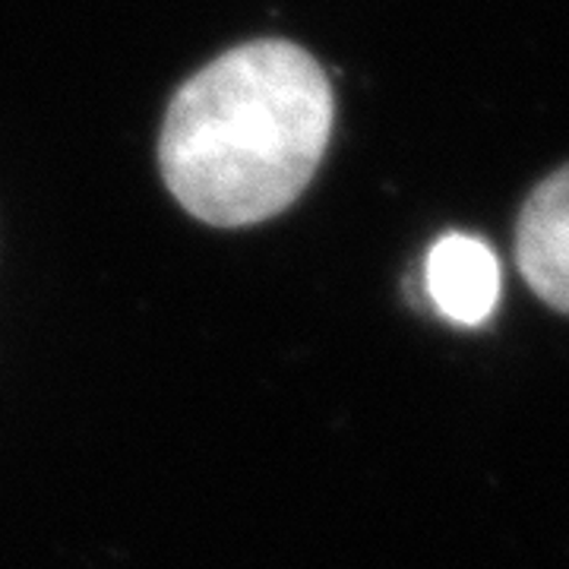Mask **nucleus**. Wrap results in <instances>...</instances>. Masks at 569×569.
<instances>
[{"instance_id": "1", "label": "nucleus", "mask_w": 569, "mask_h": 569, "mask_svg": "<svg viewBox=\"0 0 569 569\" xmlns=\"http://www.w3.org/2000/svg\"><path fill=\"white\" fill-rule=\"evenodd\" d=\"M332 86L305 48L260 39L224 51L174 92L159 137L171 197L206 224L284 212L323 162Z\"/></svg>"}, {"instance_id": "2", "label": "nucleus", "mask_w": 569, "mask_h": 569, "mask_svg": "<svg viewBox=\"0 0 569 569\" xmlns=\"http://www.w3.org/2000/svg\"><path fill=\"white\" fill-rule=\"evenodd\" d=\"M516 263L545 305L569 313V164L538 183L522 206Z\"/></svg>"}, {"instance_id": "3", "label": "nucleus", "mask_w": 569, "mask_h": 569, "mask_svg": "<svg viewBox=\"0 0 569 569\" xmlns=\"http://www.w3.org/2000/svg\"><path fill=\"white\" fill-rule=\"evenodd\" d=\"M425 288L449 323H488L500 301L497 253L475 234H447L427 253Z\"/></svg>"}]
</instances>
